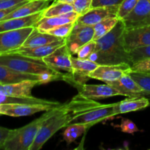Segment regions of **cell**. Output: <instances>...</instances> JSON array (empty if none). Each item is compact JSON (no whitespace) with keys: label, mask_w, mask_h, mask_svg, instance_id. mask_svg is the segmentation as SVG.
I'll list each match as a JSON object with an SVG mask.
<instances>
[{"label":"cell","mask_w":150,"mask_h":150,"mask_svg":"<svg viewBox=\"0 0 150 150\" xmlns=\"http://www.w3.org/2000/svg\"><path fill=\"white\" fill-rule=\"evenodd\" d=\"M100 104L94 100L86 98L79 93L70 101L59 106L55 113L44 122L29 150L42 149L46 142L58 130L70 125V121L75 116Z\"/></svg>","instance_id":"cell-1"},{"label":"cell","mask_w":150,"mask_h":150,"mask_svg":"<svg viewBox=\"0 0 150 150\" xmlns=\"http://www.w3.org/2000/svg\"><path fill=\"white\" fill-rule=\"evenodd\" d=\"M125 27L120 19L111 32L96 41V48L89 59L99 65L127 63L132 65L129 51L125 47Z\"/></svg>","instance_id":"cell-2"},{"label":"cell","mask_w":150,"mask_h":150,"mask_svg":"<svg viewBox=\"0 0 150 150\" xmlns=\"http://www.w3.org/2000/svg\"><path fill=\"white\" fill-rule=\"evenodd\" d=\"M57 108L58 107L45 111L39 118L33 120L23 127L12 130L10 136L0 149L29 150L38 136L41 126L45 120L55 113Z\"/></svg>","instance_id":"cell-3"},{"label":"cell","mask_w":150,"mask_h":150,"mask_svg":"<svg viewBox=\"0 0 150 150\" xmlns=\"http://www.w3.org/2000/svg\"><path fill=\"white\" fill-rule=\"evenodd\" d=\"M0 64L28 74L40 75L46 72H59L48 67L42 59H36L17 54H0Z\"/></svg>","instance_id":"cell-4"},{"label":"cell","mask_w":150,"mask_h":150,"mask_svg":"<svg viewBox=\"0 0 150 150\" xmlns=\"http://www.w3.org/2000/svg\"><path fill=\"white\" fill-rule=\"evenodd\" d=\"M73 73L64 74L63 81L74 86L79 90L81 86L89 81V74L99 66L98 63L89 59L71 57Z\"/></svg>","instance_id":"cell-5"},{"label":"cell","mask_w":150,"mask_h":150,"mask_svg":"<svg viewBox=\"0 0 150 150\" xmlns=\"http://www.w3.org/2000/svg\"><path fill=\"white\" fill-rule=\"evenodd\" d=\"M114 103L100 104L99 105L89 108L75 116L70 124H83L89 128L98 123L114 117Z\"/></svg>","instance_id":"cell-6"},{"label":"cell","mask_w":150,"mask_h":150,"mask_svg":"<svg viewBox=\"0 0 150 150\" xmlns=\"http://www.w3.org/2000/svg\"><path fill=\"white\" fill-rule=\"evenodd\" d=\"M35 26L0 32V54L21 48L35 29Z\"/></svg>","instance_id":"cell-7"},{"label":"cell","mask_w":150,"mask_h":150,"mask_svg":"<svg viewBox=\"0 0 150 150\" xmlns=\"http://www.w3.org/2000/svg\"><path fill=\"white\" fill-rule=\"evenodd\" d=\"M94 27L76 21L68 36L65 38V44L72 55L76 54L80 48L92 40L94 38Z\"/></svg>","instance_id":"cell-8"},{"label":"cell","mask_w":150,"mask_h":150,"mask_svg":"<svg viewBox=\"0 0 150 150\" xmlns=\"http://www.w3.org/2000/svg\"><path fill=\"white\" fill-rule=\"evenodd\" d=\"M126 31L150 25V0H139L133 10L122 19Z\"/></svg>","instance_id":"cell-9"},{"label":"cell","mask_w":150,"mask_h":150,"mask_svg":"<svg viewBox=\"0 0 150 150\" xmlns=\"http://www.w3.org/2000/svg\"><path fill=\"white\" fill-rule=\"evenodd\" d=\"M60 106V105H59ZM59 106L44 104L7 103L0 105V114L9 117H20L31 116L36 113L47 111Z\"/></svg>","instance_id":"cell-10"},{"label":"cell","mask_w":150,"mask_h":150,"mask_svg":"<svg viewBox=\"0 0 150 150\" xmlns=\"http://www.w3.org/2000/svg\"><path fill=\"white\" fill-rule=\"evenodd\" d=\"M131 71V65L127 63L107 65L104 64L98 66L89 76L90 79H97L107 83L118 80L125 74L130 73Z\"/></svg>","instance_id":"cell-11"},{"label":"cell","mask_w":150,"mask_h":150,"mask_svg":"<svg viewBox=\"0 0 150 150\" xmlns=\"http://www.w3.org/2000/svg\"><path fill=\"white\" fill-rule=\"evenodd\" d=\"M72 54L68 47L64 43L59 47L55 51L42 59L44 62L54 70H62L69 73H73V66L71 61Z\"/></svg>","instance_id":"cell-12"},{"label":"cell","mask_w":150,"mask_h":150,"mask_svg":"<svg viewBox=\"0 0 150 150\" xmlns=\"http://www.w3.org/2000/svg\"><path fill=\"white\" fill-rule=\"evenodd\" d=\"M118 8L119 5L92 7L84 15L79 16L76 21L85 25L94 26L104 19L116 17L118 12Z\"/></svg>","instance_id":"cell-13"},{"label":"cell","mask_w":150,"mask_h":150,"mask_svg":"<svg viewBox=\"0 0 150 150\" xmlns=\"http://www.w3.org/2000/svg\"><path fill=\"white\" fill-rule=\"evenodd\" d=\"M40 84H42L40 81L36 80H26L5 84L0 83V93L8 96L32 98V89Z\"/></svg>","instance_id":"cell-14"},{"label":"cell","mask_w":150,"mask_h":150,"mask_svg":"<svg viewBox=\"0 0 150 150\" xmlns=\"http://www.w3.org/2000/svg\"><path fill=\"white\" fill-rule=\"evenodd\" d=\"M124 42L127 51L138 47L150 45V25L132 30H125Z\"/></svg>","instance_id":"cell-15"},{"label":"cell","mask_w":150,"mask_h":150,"mask_svg":"<svg viewBox=\"0 0 150 150\" xmlns=\"http://www.w3.org/2000/svg\"><path fill=\"white\" fill-rule=\"evenodd\" d=\"M106 83L117 89L122 96L144 97V92L143 89L130 76V73L125 74L118 80L107 82Z\"/></svg>","instance_id":"cell-16"},{"label":"cell","mask_w":150,"mask_h":150,"mask_svg":"<svg viewBox=\"0 0 150 150\" xmlns=\"http://www.w3.org/2000/svg\"><path fill=\"white\" fill-rule=\"evenodd\" d=\"M79 93L86 98L90 99L107 98L113 96L121 95L117 89L110 86L108 83L105 84H83L79 89Z\"/></svg>","instance_id":"cell-17"},{"label":"cell","mask_w":150,"mask_h":150,"mask_svg":"<svg viewBox=\"0 0 150 150\" xmlns=\"http://www.w3.org/2000/svg\"><path fill=\"white\" fill-rule=\"evenodd\" d=\"M51 0H32L22 4L20 7L16 8L2 20L11 18H23L26 16H32L36 14L41 11L45 10L49 6V3ZM1 20V21H2Z\"/></svg>","instance_id":"cell-18"},{"label":"cell","mask_w":150,"mask_h":150,"mask_svg":"<svg viewBox=\"0 0 150 150\" xmlns=\"http://www.w3.org/2000/svg\"><path fill=\"white\" fill-rule=\"evenodd\" d=\"M64 43H65V39L62 41L52 42V43L48 44V45H42V46L32 47V48L21 47V48L10 53H7V54H17L26 57L36 59H42L44 57L52 54L59 47H60Z\"/></svg>","instance_id":"cell-19"},{"label":"cell","mask_w":150,"mask_h":150,"mask_svg":"<svg viewBox=\"0 0 150 150\" xmlns=\"http://www.w3.org/2000/svg\"><path fill=\"white\" fill-rule=\"evenodd\" d=\"M149 105V100L146 97H127L126 99L114 103V115L115 117L119 114L139 111Z\"/></svg>","instance_id":"cell-20"},{"label":"cell","mask_w":150,"mask_h":150,"mask_svg":"<svg viewBox=\"0 0 150 150\" xmlns=\"http://www.w3.org/2000/svg\"><path fill=\"white\" fill-rule=\"evenodd\" d=\"M43 11L26 17L0 21V32L35 26L36 23L43 18Z\"/></svg>","instance_id":"cell-21"},{"label":"cell","mask_w":150,"mask_h":150,"mask_svg":"<svg viewBox=\"0 0 150 150\" xmlns=\"http://www.w3.org/2000/svg\"><path fill=\"white\" fill-rule=\"evenodd\" d=\"M79 17V15L74 11L61 16H53V17L42 18L35 25V28L40 32H47L50 29L57 26L76 21Z\"/></svg>","instance_id":"cell-22"},{"label":"cell","mask_w":150,"mask_h":150,"mask_svg":"<svg viewBox=\"0 0 150 150\" xmlns=\"http://www.w3.org/2000/svg\"><path fill=\"white\" fill-rule=\"evenodd\" d=\"M26 80L40 81V75L21 73L0 64V83H17Z\"/></svg>","instance_id":"cell-23"},{"label":"cell","mask_w":150,"mask_h":150,"mask_svg":"<svg viewBox=\"0 0 150 150\" xmlns=\"http://www.w3.org/2000/svg\"><path fill=\"white\" fill-rule=\"evenodd\" d=\"M63 40H64V38H58L47 32H40L38 31L36 28H35L33 32L29 35L21 47L32 48V47L42 46L57 41H62Z\"/></svg>","instance_id":"cell-24"},{"label":"cell","mask_w":150,"mask_h":150,"mask_svg":"<svg viewBox=\"0 0 150 150\" xmlns=\"http://www.w3.org/2000/svg\"><path fill=\"white\" fill-rule=\"evenodd\" d=\"M7 103H29V104H44V105L59 106L61 105L59 102L57 101L48 100L45 99L35 98H20V97H13L3 95L0 93V105Z\"/></svg>","instance_id":"cell-25"},{"label":"cell","mask_w":150,"mask_h":150,"mask_svg":"<svg viewBox=\"0 0 150 150\" xmlns=\"http://www.w3.org/2000/svg\"><path fill=\"white\" fill-rule=\"evenodd\" d=\"M120 20V19H119L117 16L116 17H111L104 19L102 21L99 22L96 25H95L93 26L94 32H95L93 40L97 41L100 38L105 36L106 34L111 32Z\"/></svg>","instance_id":"cell-26"},{"label":"cell","mask_w":150,"mask_h":150,"mask_svg":"<svg viewBox=\"0 0 150 150\" xmlns=\"http://www.w3.org/2000/svg\"><path fill=\"white\" fill-rule=\"evenodd\" d=\"M89 127L83 124H70L67 126L63 133V139L67 144L74 142L81 136Z\"/></svg>","instance_id":"cell-27"},{"label":"cell","mask_w":150,"mask_h":150,"mask_svg":"<svg viewBox=\"0 0 150 150\" xmlns=\"http://www.w3.org/2000/svg\"><path fill=\"white\" fill-rule=\"evenodd\" d=\"M73 11V7L72 4H67L64 2L54 1L51 5H49L43 11V18L53 17V16H61Z\"/></svg>","instance_id":"cell-28"},{"label":"cell","mask_w":150,"mask_h":150,"mask_svg":"<svg viewBox=\"0 0 150 150\" xmlns=\"http://www.w3.org/2000/svg\"><path fill=\"white\" fill-rule=\"evenodd\" d=\"M130 75L143 89L144 97L149 99L150 103V73L131 71Z\"/></svg>","instance_id":"cell-29"},{"label":"cell","mask_w":150,"mask_h":150,"mask_svg":"<svg viewBox=\"0 0 150 150\" xmlns=\"http://www.w3.org/2000/svg\"><path fill=\"white\" fill-rule=\"evenodd\" d=\"M132 64L142 60L150 58V45L141 46L129 51Z\"/></svg>","instance_id":"cell-30"},{"label":"cell","mask_w":150,"mask_h":150,"mask_svg":"<svg viewBox=\"0 0 150 150\" xmlns=\"http://www.w3.org/2000/svg\"><path fill=\"white\" fill-rule=\"evenodd\" d=\"M139 0H123L121 4L119 5L117 18L119 19H122L128 15L134 9Z\"/></svg>","instance_id":"cell-31"},{"label":"cell","mask_w":150,"mask_h":150,"mask_svg":"<svg viewBox=\"0 0 150 150\" xmlns=\"http://www.w3.org/2000/svg\"><path fill=\"white\" fill-rule=\"evenodd\" d=\"M75 22L76 21L70 22V23H67L65 24L61 25V26H57L55 28H53V29L48 30L47 33H49L54 36L58 37V38L65 39L71 32L72 29L75 24Z\"/></svg>","instance_id":"cell-32"},{"label":"cell","mask_w":150,"mask_h":150,"mask_svg":"<svg viewBox=\"0 0 150 150\" xmlns=\"http://www.w3.org/2000/svg\"><path fill=\"white\" fill-rule=\"evenodd\" d=\"M94 0H75L73 2V11L79 16H83L92 8Z\"/></svg>","instance_id":"cell-33"},{"label":"cell","mask_w":150,"mask_h":150,"mask_svg":"<svg viewBox=\"0 0 150 150\" xmlns=\"http://www.w3.org/2000/svg\"><path fill=\"white\" fill-rule=\"evenodd\" d=\"M95 48H96V41L92 40L80 48V49L76 53V55L78 58L89 59L91 54L95 51Z\"/></svg>","instance_id":"cell-34"},{"label":"cell","mask_w":150,"mask_h":150,"mask_svg":"<svg viewBox=\"0 0 150 150\" xmlns=\"http://www.w3.org/2000/svg\"><path fill=\"white\" fill-rule=\"evenodd\" d=\"M120 127L122 132L129 133V134H134L136 132L139 131V129L138 128L137 125L132 120L127 118L122 119Z\"/></svg>","instance_id":"cell-35"},{"label":"cell","mask_w":150,"mask_h":150,"mask_svg":"<svg viewBox=\"0 0 150 150\" xmlns=\"http://www.w3.org/2000/svg\"><path fill=\"white\" fill-rule=\"evenodd\" d=\"M131 70L133 72L150 73V58L142 60L132 64Z\"/></svg>","instance_id":"cell-36"},{"label":"cell","mask_w":150,"mask_h":150,"mask_svg":"<svg viewBox=\"0 0 150 150\" xmlns=\"http://www.w3.org/2000/svg\"><path fill=\"white\" fill-rule=\"evenodd\" d=\"M29 1V0H0V10L13 8Z\"/></svg>","instance_id":"cell-37"},{"label":"cell","mask_w":150,"mask_h":150,"mask_svg":"<svg viewBox=\"0 0 150 150\" xmlns=\"http://www.w3.org/2000/svg\"><path fill=\"white\" fill-rule=\"evenodd\" d=\"M122 1L123 0H94L92 7L118 6Z\"/></svg>","instance_id":"cell-38"},{"label":"cell","mask_w":150,"mask_h":150,"mask_svg":"<svg viewBox=\"0 0 150 150\" xmlns=\"http://www.w3.org/2000/svg\"><path fill=\"white\" fill-rule=\"evenodd\" d=\"M11 130L10 129L6 128V127H0V149L5 143L6 140L11 133Z\"/></svg>","instance_id":"cell-39"},{"label":"cell","mask_w":150,"mask_h":150,"mask_svg":"<svg viewBox=\"0 0 150 150\" xmlns=\"http://www.w3.org/2000/svg\"><path fill=\"white\" fill-rule=\"evenodd\" d=\"M25 4V3H24ZM22 4H20V5H18L16 6V7H13V8H10V9H7V10H0V21L2 20L3 18H4L5 16H7V15L9 14V13H10L11 12H13V10H16V8H18V7H20L21 5H22Z\"/></svg>","instance_id":"cell-40"},{"label":"cell","mask_w":150,"mask_h":150,"mask_svg":"<svg viewBox=\"0 0 150 150\" xmlns=\"http://www.w3.org/2000/svg\"><path fill=\"white\" fill-rule=\"evenodd\" d=\"M75 0H54V1H59V2L67 3V4H73Z\"/></svg>","instance_id":"cell-41"},{"label":"cell","mask_w":150,"mask_h":150,"mask_svg":"<svg viewBox=\"0 0 150 150\" xmlns=\"http://www.w3.org/2000/svg\"><path fill=\"white\" fill-rule=\"evenodd\" d=\"M29 1H32V0H29Z\"/></svg>","instance_id":"cell-42"},{"label":"cell","mask_w":150,"mask_h":150,"mask_svg":"<svg viewBox=\"0 0 150 150\" xmlns=\"http://www.w3.org/2000/svg\"><path fill=\"white\" fill-rule=\"evenodd\" d=\"M0 115H1V114H0Z\"/></svg>","instance_id":"cell-43"},{"label":"cell","mask_w":150,"mask_h":150,"mask_svg":"<svg viewBox=\"0 0 150 150\" xmlns=\"http://www.w3.org/2000/svg\"><path fill=\"white\" fill-rule=\"evenodd\" d=\"M149 150H150V149H149Z\"/></svg>","instance_id":"cell-44"},{"label":"cell","mask_w":150,"mask_h":150,"mask_svg":"<svg viewBox=\"0 0 150 150\" xmlns=\"http://www.w3.org/2000/svg\"></svg>","instance_id":"cell-45"}]
</instances>
